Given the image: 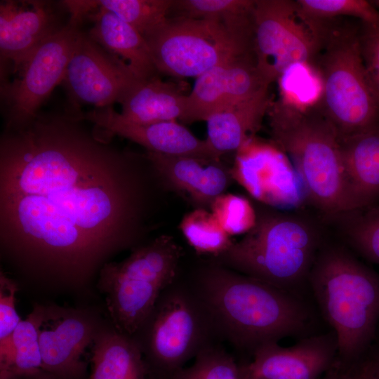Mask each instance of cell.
I'll list each match as a JSON object with an SVG mask.
<instances>
[{
    "label": "cell",
    "mask_w": 379,
    "mask_h": 379,
    "mask_svg": "<svg viewBox=\"0 0 379 379\" xmlns=\"http://www.w3.org/2000/svg\"><path fill=\"white\" fill-rule=\"evenodd\" d=\"M46 305L35 303L13 333L0 340V371L25 373L42 369L39 329Z\"/></svg>",
    "instance_id": "d4e9b609"
},
{
    "label": "cell",
    "mask_w": 379,
    "mask_h": 379,
    "mask_svg": "<svg viewBox=\"0 0 379 379\" xmlns=\"http://www.w3.org/2000/svg\"><path fill=\"white\" fill-rule=\"evenodd\" d=\"M210 211L231 237L245 234L255 225L257 213L245 197L224 193L212 203Z\"/></svg>",
    "instance_id": "d6a6232c"
},
{
    "label": "cell",
    "mask_w": 379,
    "mask_h": 379,
    "mask_svg": "<svg viewBox=\"0 0 379 379\" xmlns=\"http://www.w3.org/2000/svg\"><path fill=\"white\" fill-rule=\"evenodd\" d=\"M58 13L47 1H1V67L13 73L45 40L60 31Z\"/></svg>",
    "instance_id": "2e32d148"
},
{
    "label": "cell",
    "mask_w": 379,
    "mask_h": 379,
    "mask_svg": "<svg viewBox=\"0 0 379 379\" xmlns=\"http://www.w3.org/2000/svg\"><path fill=\"white\" fill-rule=\"evenodd\" d=\"M82 121L39 114L0 139L1 258L47 292L88 291L114 256L142 245L165 188L145 153Z\"/></svg>",
    "instance_id": "6da1fadb"
},
{
    "label": "cell",
    "mask_w": 379,
    "mask_h": 379,
    "mask_svg": "<svg viewBox=\"0 0 379 379\" xmlns=\"http://www.w3.org/2000/svg\"><path fill=\"white\" fill-rule=\"evenodd\" d=\"M253 50L271 84L295 64L312 65L321 44L322 21L305 15L296 1L255 0Z\"/></svg>",
    "instance_id": "30bf717a"
},
{
    "label": "cell",
    "mask_w": 379,
    "mask_h": 379,
    "mask_svg": "<svg viewBox=\"0 0 379 379\" xmlns=\"http://www.w3.org/2000/svg\"><path fill=\"white\" fill-rule=\"evenodd\" d=\"M360 24L347 18L322 20L321 44L311 65L321 83L316 105L340 138L379 124V103L361 55Z\"/></svg>",
    "instance_id": "8992f818"
},
{
    "label": "cell",
    "mask_w": 379,
    "mask_h": 379,
    "mask_svg": "<svg viewBox=\"0 0 379 379\" xmlns=\"http://www.w3.org/2000/svg\"><path fill=\"white\" fill-rule=\"evenodd\" d=\"M347 244L369 261L379 264V203L345 214Z\"/></svg>",
    "instance_id": "f1b7e54d"
},
{
    "label": "cell",
    "mask_w": 379,
    "mask_h": 379,
    "mask_svg": "<svg viewBox=\"0 0 379 379\" xmlns=\"http://www.w3.org/2000/svg\"><path fill=\"white\" fill-rule=\"evenodd\" d=\"M232 168L233 179L238 181L257 199L274 206L285 202L286 194L290 197L293 173L277 158L251 156L238 150Z\"/></svg>",
    "instance_id": "603a6c76"
},
{
    "label": "cell",
    "mask_w": 379,
    "mask_h": 379,
    "mask_svg": "<svg viewBox=\"0 0 379 379\" xmlns=\"http://www.w3.org/2000/svg\"><path fill=\"white\" fill-rule=\"evenodd\" d=\"M319 379H363V377L358 364L346 367L336 361Z\"/></svg>",
    "instance_id": "8d00e7d4"
},
{
    "label": "cell",
    "mask_w": 379,
    "mask_h": 379,
    "mask_svg": "<svg viewBox=\"0 0 379 379\" xmlns=\"http://www.w3.org/2000/svg\"><path fill=\"white\" fill-rule=\"evenodd\" d=\"M296 2L302 13L312 20L354 18L366 24L379 23V11L366 0H297Z\"/></svg>",
    "instance_id": "1f68e13d"
},
{
    "label": "cell",
    "mask_w": 379,
    "mask_h": 379,
    "mask_svg": "<svg viewBox=\"0 0 379 379\" xmlns=\"http://www.w3.org/2000/svg\"><path fill=\"white\" fill-rule=\"evenodd\" d=\"M359 366L363 379H379V348H371Z\"/></svg>",
    "instance_id": "d590c367"
},
{
    "label": "cell",
    "mask_w": 379,
    "mask_h": 379,
    "mask_svg": "<svg viewBox=\"0 0 379 379\" xmlns=\"http://www.w3.org/2000/svg\"><path fill=\"white\" fill-rule=\"evenodd\" d=\"M166 189L180 195L195 208L209 209L233 179L232 168L221 159L169 156L147 151Z\"/></svg>",
    "instance_id": "e0dca14e"
},
{
    "label": "cell",
    "mask_w": 379,
    "mask_h": 379,
    "mask_svg": "<svg viewBox=\"0 0 379 379\" xmlns=\"http://www.w3.org/2000/svg\"><path fill=\"white\" fill-rule=\"evenodd\" d=\"M240 364L225 349L212 344L202 350L193 364L178 371L171 379H241Z\"/></svg>",
    "instance_id": "4dcf8cb0"
},
{
    "label": "cell",
    "mask_w": 379,
    "mask_h": 379,
    "mask_svg": "<svg viewBox=\"0 0 379 379\" xmlns=\"http://www.w3.org/2000/svg\"><path fill=\"white\" fill-rule=\"evenodd\" d=\"M340 145L354 211L379 203V124L340 138Z\"/></svg>",
    "instance_id": "ac0fdd59"
},
{
    "label": "cell",
    "mask_w": 379,
    "mask_h": 379,
    "mask_svg": "<svg viewBox=\"0 0 379 379\" xmlns=\"http://www.w3.org/2000/svg\"><path fill=\"white\" fill-rule=\"evenodd\" d=\"M308 286L322 319L337 335V362L351 367L367 354L379 324V275L347 248L324 243Z\"/></svg>",
    "instance_id": "3957f363"
},
{
    "label": "cell",
    "mask_w": 379,
    "mask_h": 379,
    "mask_svg": "<svg viewBox=\"0 0 379 379\" xmlns=\"http://www.w3.org/2000/svg\"><path fill=\"white\" fill-rule=\"evenodd\" d=\"M80 119L88 121L106 134L119 135L134 142L148 152L169 156L220 159L206 140H200L177 121L137 124L124 119L112 106L81 112Z\"/></svg>",
    "instance_id": "9a60e30c"
},
{
    "label": "cell",
    "mask_w": 379,
    "mask_h": 379,
    "mask_svg": "<svg viewBox=\"0 0 379 379\" xmlns=\"http://www.w3.org/2000/svg\"><path fill=\"white\" fill-rule=\"evenodd\" d=\"M70 20L80 23L96 8L108 11L135 28L142 36L168 18L172 0L63 1Z\"/></svg>",
    "instance_id": "cb8c5ba5"
},
{
    "label": "cell",
    "mask_w": 379,
    "mask_h": 379,
    "mask_svg": "<svg viewBox=\"0 0 379 379\" xmlns=\"http://www.w3.org/2000/svg\"><path fill=\"white\" fill-rule=\"evenodd\" d=\"M280 100L299 107L315 105L321 95V83L318 73L309 63L288 67L277 79Z\"/></svg>",
    "instance_id": "f546056e"
},
{
    "label": "cell",
    "mask_w": 379,
    "mask_h": 379,
    "mask_svg": "<svg viewBox=\"0 0 379 379\" xmlns=\"http://www.w3.org/2000/svg\"><path fill=\"white\" fill-rule=\"evenodd\" d=\"M375 2H376L377 4L379 5V1H376Z\"/></svg>",
    "instance_id": "ab89813d"
},
{
    "label": "cell",
    "mask_w": 379,
    "mask_h": 379,
    "mask_svg": "<svg viewBox=\"0 0 379 379\" xmlns=\"http://www.w3.org/2000/svg\"><path fill=\"white\" fill-rule=\"evenodd\" d=\"M88 15L93 22L88 32L93 41L125 61L139 79L157 76L146 40L135 28L102 8Z\"/></svg>",
    "instance_id": "d6986e66"
},
{
    "label": "cell",
    "mask_w": 379,
    "mask_h": 379,
    "mask_svg": "<svg viewBox=\"0 0 379 379\" xmlns=\"http://www.w3.org/2000/svg\"><path fill=\"white\" fill-rule=\"evenodd\" d=\"M138 80L125 61L81 32L62 81L76 109L112 106Z\"/></svg>",
    "instance_id": "4fadbf2b"
},
{
    "label": "cell",
    "mask_w": 379,
    "mask_h": 379,
    "mask_svg": "<svg viewBox=\"0 0 379 379\" xmlns=\"http://www.w3.org/2000/svg\"><path fill=\"white\" fill-rule=\"evenodd\" d=\"M80 33L77 25L69 22L35 49L13 81L1 86L6 128L23 126L39 114L43 102L63 81Z\"/></svg>",
    "instance_id": "8fae6325"
},
{
    "label": "cell",
    "mask_w": 379,
    "mask_h": 379,
    "mask_svg": "<svg viewBox=\"0 0 379 379\" xmlns=\"http://www.w3.org/2000/svg\"><path fill=\"white\" fill-rule=\"evenodd\" d=\"M159 73L197 78L212 68L253 51V20L222 22L167 18L143 36Z\"/></svg>",
    "instance_id": "9c48e42d"
},
{
    "label": "cell",
    "mask_w": 379,
    "mask_h": 379,
    "mask_svg": "<svg viewBox=\"0 0 379 379\" xmlns=\"http://www.w3.org/2000/svg\"><path fill=\"white\" fill-rule=\"evenodd\" d=\"M269 91L210 117L206 139L217 157L237 152L260 128L270 107Z\"/></svg>",
    "instance_id": "7402d4cb"
},
{
    "label": "cell",
    "mask_w": 379,
    "mask_h": 379,
    "mask_svg": "<svg viewBox=\"0 0 379 379\" xmlns=\"http://www.w3.org/2000/svg\"><path fill=\"white\" fill-rule=\"evenodd\" d=\"M218 335L192 284L176 279L159 295L132 335L138 345L149 379L173 375Z\"/></svg>",
    "instance_id": "52a82bcc"
},
{
    "label": "cell",
    "mask_w": 379,
    "mask_h": 379,
    "mask_svg": "<svg viewBox=\"0 0 379 379\" xmlns=\"http://www.w3.org/2000/svg\"><path fill=\"white\" fill-rule=\"evenodd\" d=\"M105 321L91 307L46 305L39 329L42 369L55 379H86L83 357Z\"/></svg>",
    "instance_id": "7c38bea8"
},
{
    "label": "cell",
    "mask_w": 379,
    "mask_h": 379,
    "mask_svg": "<svg viewBox=\"0 0 379 379\" xmlns=\"http://www.w3.org/2000/svg\"><path fill=\"white\" fill-rule=\"evenodd\" d=\"M191 284L218 335L251 356L265 344L321 332L312 300L214 262L201 267Z\"/></svg>",
    "instance_id": "7a4b0ae2"
},
{
    "label": "cell",
    "mask_w": 379,
    "mask_h": 379,
    "mask_svg": "<svg viewBox=\"0 0 379 379\" xmlns=\"http://www.w3.org/2000/svg\"><path fill=\"white\" fill-rule=\"evenodd\" d=\"M179 228L187 243L200 255L215 258L233 244L211 211L194 208L184 215Z\"/></svg>",
    "instance_id": "83f0119b"
},
{
    "label": "cell",
    "mask_w": 379,
    "mask_h": 379,
    "mask_svg": "<svg viewBox=\"0 0 379 379\" xmlns=\"http://www.w3.org/2000/svg\"><path fill=\"white\" fill-rule=\"evenodd\" d=\"M359 39L366 72L379 103V23L361 22Z\"/></svg>",
    "instance_id": "836d02e7"
},
{
    "label": "cell",
    "mask_w": 379,
    "mask_h": 379,
    "mask_svg": "<svg viewBox=\"0 0 379 379\" xmlns=\"http://www.w3.org/2000/svg\"><path fill=\"white\" fill-rule=\"evenodd\" d=\"M255 0H172L168 18L239 25L251 20Z\"/></svg>",
    "instance_id": "4316f807"
},
{
    "label": "cell",
    "mask_w": 379,
    "mask_h": 379,
    "mask_svg": "<svg viewBox=\"0 0 379 379\" xmlns=\"http://www.w3.org/2000/svg\"><path fill=\"white\" fill-rule=\"evenodd\" d=\"M267 114L272 140L293 161L307 199L330 217L354 211L340 138L317 106L299 107L278 100Z\"/></svg>",
    "instance_id": "277c9868"
},
{
    "label": "cell",
    "mask_w": 379,
    "mask_h": 379,
    "mask_svg": "<svg viewBox=\"0 0 379 379\" xmlns=\"http://www.w3.org/2000/svg\"><path fill=\"white\" fill-rule=\"evenodd\" d=\"M182 256L174 239L161 235L131 250L122 261L102 267L95 286L117 331L130 336L137 331L163 291L178 277Z\"/></svg>",
    "instance_id": "ba28073f"
},
{
    "label": "cell",
    "mask_w": 379,
    "mask_h": 379,
    "mask_svg": "<svg viewBox=\"0 0 379 379\" xmlns=\"http://www.w3.org/2000/svg\"><path fill=\"white\" fill-rule=\"evenodd\" d=\"M0 379H55L43 369L25 373H12L0 371Z\"/></svg>",
    "instance_id": "74e56055"
},
{
    "label": "cell",
    "mask_w": 379,
    "mask_h": 379,
    "mask_svg": "<svg viewBox=\"0 0 379 379\" xmlns=\"http://www.w3.org/2000/svg\"><path fill=\"white\" fill-rule=\"evenodd\" d=\"M338 340L331 329L300 339L293 345L265 344L255 350L242 372L254 379H319L336 363Z\"/></svg>",
    "instance_id": "5bb4252c"
},
{
    "label": "cell",
    "mask_w": 379,
    "mask_h": 379,
    "mask_svg": "<svg viewBox=\"0 0 379 379\" xmlns=\"http://www.w3.org/2000/svg\"><path fill=\"white\" fill-rule=\"evenodd\" d=\"M187 95L171 81L158 76L138 80L119 102L121 116L137 124H151L180 120L183 116Z\"/></svg>",
    "instance_id": "44dd1931"
},
{
    "label": "cell",
    "mask_w": 379,
    "mask_h": 379,
    "mask_svg": "<svg viewBox=\"0 0 379 379\" xmlns=\"http://www.w3.org/2000/svg\"><path fill=\"white\" fill-rule=\"evenodd\" d=\"M227 62L197 78L192 91L187 95L185 112L180 121L187 124L206 121L214 114L228 107L225 84Z\"/></svg>",
    "instance_id": "484cf974"
},
{
    "label": "cell",
    "mask_w": 379,
    "mask_h": 379,
    "mask_svg": "<svg viewBox=\"0 0 379 379\" xmlns=\"http://www.w3.org/2000/svg\"><path fill=\"white\" fill-rule=\"evenodd\" d=\"M324 243L302 216L259 212L254 227L212 262L312 300L309 275Z\"/></svg>",
    "instance_id": "5b68a950"
},
{
    "label": "cell",
    "mask_w": 379,
    "mask_h": 379,
    "mask_svg": "<svg viewBox=\"0 0 379 379\" xmlns=\"http://www.w3.org/2000/svg\"><path fill=\"white\" fill-rule=\"evenodd\" d=\"M91 371L86 379H149L141 350L132 336L106 320L91 347Z\"/></svg>",
    "instance_id": "ffe728a7"
},
{
    "label": "cell",
    "mask_w": 379,
    "mask_h": 379,
    "mask_svg": "<svg viewBox=\"0 0 379 379\" xmlns=\"http://www.w3.org/2000/svg\"><path fill=\"white\" fill-rule=\"evenodd\" d=\"M241 365V364H240ZM241 374H242V377H241V379H254V378H252L251 377H248L246 375H245L243 372H242V370H241Z\"/></svg>",
    "instance_id": "f35d334b"
},
{
    "label": "cell",
    "mask_w": 379,
    "mask_h": 379,
    "mask_svg": "<svg viewBox=\"0 0 379 379\" xmlns=\"http://www.w3.org/2000/svg\"><path fill=\"white\" fill-rule=\"evenodd\" d=\"M18 284L1 271L0 273V340L8 338L22 321L15 309Z\"/></svg>",
    "instance_id": "e575fe53"
}]
</instances>
